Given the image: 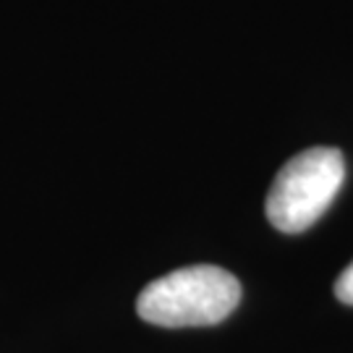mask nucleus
I'll return each instance as SVG.
<instances>
[{"label":"nucleus","instance_id":"obj_1","mask_svg":"<svg viewBox=\"0 0 353 353\" xmlns=\"http://www.w3.org/2000/svg\"><path fill=\"white\" fill-rule=\"evenodd\" d=\"M241 301V283L214 265L183 267L152 280L137 312L157 327H207L223 322Z\"/></svg>","mask_w":353,"mask_h":353},{"label":"nucleus","instance_id":"obj_2","mask_svg":"<svg viewBox=\"0 0 353 353\" xmlns=\"http://www.w3.org/2000/svg\"><path fill=\"white\" fill-rule=\"evenodd\" d=\"M345 181V160L335 147L299 152L280 168L267 194V220L280 233H303L325 214Z\"/></svg>","mask_w":353,"mask_h":353},{"label":"nucleus","instance_id":"obj_3","mask_svg":"<svg viewBox=\"0 0 353 353\" xmlns=\"http://www.w3.org/2000/svg\"><path fill=\"white\" fill-rule=\"evenodd\" d=\"M335 296H338V301L353 306V262L343 270L338 283H335Z\"/></svg>","mask_w":353,"mask_h":353}]
</instances>
